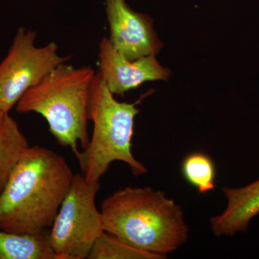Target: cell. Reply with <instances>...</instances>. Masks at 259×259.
I'll list each match as a JSON object with an SVG mask.
<instances>
[{
  "label": "cell",
  "mask_w": 259,
  "mask_h": 259,
  "mask_svg": "<svg viewBox=\"0 0 259 259\" xmlns=\"http://www.w3.org/2000/svg\"><path fill=\"white\" fill-rule=\"evenodd\" d=\"M64 157L29 146L0 194V229L36 233L51 228L74 178Z\"/></svg>",
  "instance_id": "cell-1"
},
{
  "label": "cell",
  "mask_w": 259,
  "mask_h": 259,
  "mask_svg": "<svg viewBox=\"0 0 259 259\" xmlns=\"http://www.w3.org/2000/svg\"><path fill=\"white\" fill-rule=\"evenodd\" d=\"M100 211L105 231L164 258L188 238L182 207L152 187L117 191L102 202Z\"/></svg>",
  "instance_id": "cell-2"
},
{
  "label": "cell",
  "mask_w": 259,
  "mask_h": 259,
  "mask_svg": "<svg viewBox=\"0 0 259 259\" xmlns=\"http://www.w3.org/2000/svg\"><path fill=\"white\" fill-rule=\"evenodd\" d=\"M97 73L90 66L76 68L67 62L56 66L29 89L15 105L19 113L35 112L49 124L51 134L75 156L90 143V94Z\"/></svg>",
  "instance_id": "cell-3"
},
{
  "label": "cell",
  "mask_w": 259,
  "mask_h": 259,
  "mask_svg": "<svg viewBox=\"0 0 259 259\" xmlns=\"http://www.w3.org/2000/svg\"><path fill=\"white\" fill-rule=\"evenodd\" d=\"M114 96L97 72L89 107L90 120L93 122V136L88 147L76 156L83 176L92 183L100 182L114 161L128 165L134 177L148 172L132 152L135 118L139 113L137 105L141 100L134 103L120 102Z\"/></svg>",
  "instance_id": "cell-4"
},
{
  "label": "cell",
  "mask_w": 259,
  "mask_h": 259,
  "mask_svg": "<svg viewBox=\"0 0 259 259\" xmlns=\"http://www.w3.org/2000/svg\"><path fill=\"white\" fill-rule=\"evenodd\" d=\"M100 189V182L92 183L83 175H74L49 233L58 259H88L105 231L101 211L95 202Z\"/></svg>",
  "instance_id": "cell-5"
},
{
  "label": "cell",
  "mask_w": 259,
  "mask_h": 259,
  "mask_svg": "<svg viewBox=\"0 0 259 259\" xmlns=\"http://www.w3.org/2000/svg\"><path fill=\"white\" fill-rule=\"evenodd\" d=\"M37 33L20 27L8 54L0 62V107L9 113L29 89L36 85L69 56L59 54L55 42L35 44Z\"/></svg>",
  "instance_id": "cell-6"
},
{
  "label": "cell",
  "mask_w": 259,
  "mask_h": 259,
  "mask_svg": "<svg viewBox=\"0 0 259 259\" xmlns=\"http://www.w3.org/2000/svg\"><path fill=\"white\" fill-rule=\"evenodd\" d=\"M110 37L114 48L131 60L156 56L163 44L148 15L134 11L125 0H105Z\"/></svg>",
  "instance_id": "cell-7"
},
{
  "label": "cell",
  "mask_w": 259,
  "mask_h": 259,
  "mask_svg": "<svg viewBox=\"0 0 259 259\" xmlns=\"http://www.w3.org/2000/svg\"><path fill=\"white\" fill-rule=\"evenodd\" d=\"M99 61V74L114 95H123L147 81H167L171 75L169 70L159 64L156 56L131 60L116 50L108 37H104L100 42Z\"/></svg>",
  "instance_id": "cell-8"
},
{
  "label": "cell",
  "mask_w": 259,
  "mask_h": 259,
  "mask_svg": "<svg viewBox=\"0 0 259 259\" xmlns=\"http://www.w3.org/2000/svg\"><path fill=\"white\" fill-rule=\"evenodd\" d=\"M228 204L221 214L210 218L213 235L233 236L248 230L250 221L259 214V180L243 187H224Z\"/></svg>",
  "instance_id": "cell-9"
},
{
  "label": "cell",
  "mask_w": 259,
  "mask_h": 259,
  "mask_svg": "<svg viewBox=\"0 0 259 259\" xmlns=\"http://www.w3.org/2000/svg\"><path fill=\"white\" fill-rule=\"evenodd\" d=\"M0 259H58L47 231L18 233L0 229Z\"/></svg>",
  "instance_id": "cell-10"
},
{
  "label": "cell",
  "mask_w": 259,
  "mask_h": 259,
  "mask_svg": "<svg viewBox=\"0 0 259 259\" xmlns=\"http://www.w3.org/2000/svg\"><path fill=\"white\" fill-rule=\"evenodd\" d=\"M28 146V140L18 124L9 115L0 127V194L19 158Z\"/></svg>",
  "instance_id": "cell-11"
},
{
  "label": "cell",
  "mask_w": 259,
  "mask_h": 259,
  "mask_svg": "<svg viewBox=\"0 0 259 259\" xmlns=\"http://www.w3.org/2000/svg\"><path fill=\"white\" fill-rule=\"evenodd\" d=\"M129 244L111 233L104 231L90 250L88 259H163Z\"/></svg>",
  "instance_id": "cell-12"
},
{
  "label": "cell",
  "mask_w": 259,
  "mask_h": 259,
  "mask_svg": "<svg viewBox=\"0 0 259 259\" xmlns=\"http://www.w3.org/2000/svg\"><path fill=\"white\" fill-rule=\"evenodd\" d=\"M182 172L185 180L200 194L208 193L215 188V165L206 153L187 155L182 161Z\"/></svg>",
  "instance_id": "cell-13"
},
{
  "label": "cell",
  "mask_w": 259,
  "mask_h": 259,
  "mask_svg": "<svg viewBox=\"0 0 259 259\" xmlns=\"http://www.w3.org/2000/svg\"><path fill=\"white\" fill-rule=\"evenodd\" d=\"M8 116H9V113L4 111L0 107V127L5 123V120H7Z\"/></svg>",
  "instance_id": "cell-14"
}]
</instances>
